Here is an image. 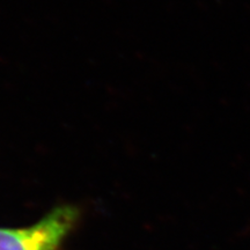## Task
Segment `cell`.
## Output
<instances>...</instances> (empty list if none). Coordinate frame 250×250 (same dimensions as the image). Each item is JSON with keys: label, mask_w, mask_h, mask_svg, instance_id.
I'll return each instance as SVG.
<instances>
[{"label": "cell", "mask_w": 250, "mask_h": 250, "mask_svg": "<svg viewBox=\"0 0 250 250\" xmlns=\"http://www.w3.org/2000/svg\"><path fill=\"white\" fill-rule=\"evenodd\" d=\"M78 218L74 206L62 205L30 226L0 228V250H58Z\"/></svg>", "instance_id": "6da1fadb"}]
</instances>
